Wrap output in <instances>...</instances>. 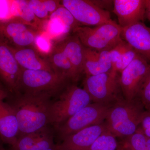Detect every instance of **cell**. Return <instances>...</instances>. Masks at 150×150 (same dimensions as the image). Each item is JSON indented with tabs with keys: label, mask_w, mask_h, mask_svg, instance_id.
<instances>
[{
	"label": "cell",
	"mask_w": 150,
	"mask_h": 150,
	"mask_svg": "<svg viewBox=\"0 0 150 150\" xmlns=\"http://www.w3.org/2000/svg\"><path fill=\"white\" fill-rule=\"evenodd\" d=\"M53 97L47 93H16L10 104L16 115L18 137L49 126L48 109Z\"/></svg>",
	"instance_id": "obj_1"
},
{
	"label": "cell",
	"mask_w": 150,
	"mask_h": 150,
	"mask_svg": "<svg viewBox=\"0 0 150 150\" xmlns=\"http://www.w3.org/2000/svg\"><path fill=\"white\" fill-rule=\"evenodd\" d=\"M146 110L138 98L130 100L124 98L111 106L105 123L115 137L125 138L137 131Z\"/></svg>",
	"instance_id": "obj_2"
},
{
	"label": "cell",
	"mask_w": 150,
	"mask_h": 150,
	"mask_svg": "<svg viewBox=\"0 0 150 150\" xmlns=\"http://www.w3.org/2000/svg\"><path fill=\"white\" fill-rule=\"evenodd\" d=\"M56 97L48 109V124L53 127L64 123L92 102L87 92L74 83L68 85Z\"/></svg>",
	"instance_id": "obj_3"
},
{
	"label": "cell",
	"mask_w": 150,
	"mask_h": 150,
	"mask_svg": "<svg viewBox=\"0 0 150 150\" xmlns=\"http://www.w3.org/2000/svg\"><path fill=\"white\" fill-rule=\"evenodd\" d=\"M113 105L91 103L64 123L53 127L55 136L61 142L83 129L104 123Z\"/></svg>",
	"instance_id": "obj_4"
},
{
	"label": "cell",
	"mask_w": 150,
	"mask_h": 150,
	"mask_svg": "<svg viewBox=\"0 0 150 150\" xmlns=\"http://www.w3.org/2000/svg\"><path fill=\"white\" fill-rule=\"evenodd\" d=\"M121 27L111 20L94 27L80 26L73 30L84 47L96 51H110L123 40Z\"/></svg>",
	"instance_id": "obj_5"
},
{
	"label": "cell",
	"mask_w": 150,
	"mask_h": 150,
	"mask_svg": "<svg viewBox=\"0 0 150 150\" xmlns=\"http://www.w3.org/2000/svg\"><path fill=\"white\" fill-rule=\"evenodd\" d=\"M83 85V88L93 103L113 105L124 98L120 85V75L117 73L111 72L86 76Z\"/></svg>",
	"instance_id": "obj_6"
},
{
	"label": "cell",
	"mask_w": 150,
	"mask_h": 150,
	"mask_svg": "<svg viewBox=\"0 0 150 150\" xmlns=\"http://www.w3.org/2000/svg\"><path fill=\"white\" fill-rule=\"evenodd\" d=\"M67 78L54 71L21 69L20 90L27 93H47L56 97L69 84Z\"/></svg>",
	"instance_id": "obj_7"
},
{
	"label": "cell",
	"mask_w": 150,
	"mask_h": 150,
	"mask_svg": "<svg viewBox=\"0 0 150 150\" xmlns=\"http://www.w3.org/2000/svg\"><path fill=\"white\" fill-rule=\"evenodd\" d=\"M150 70V63L137 54L134 60L120 74V83L124 98L132 100L137 97Z\"/></svg>",
	"instance_id": "obj_8"
},
{
	"label": "cell",
	"mask_w": 150,
	"mask_h": 150,
	"mask_svg": "<svg viewBox=\"0 0 150 150\" xmlns=\"http://www.w3.org/2000/svg\"><path fill=\"white\" fill-rule=\"evenodd\" d=\"M68 9L81 26H96L112 20L110 12L103 10L88 0H63Z\"/></svg>",
	"instance_id": "obj_9"
},
{
	"label": "cell",
	"mask_w": 150,
	"mask_h": 150,
	"mask_svg": "<svg viewBox=\"0 0 150 150\" xmlns=\"http://www.w3.org/2000/svg\"><path fill=\"white\" fill-rule=\"evenodd\" d=\"M21 72L10 46L0 38V78L12 92L19 93Z\"/></svg>",
	"instance_id": "obj_10"
},
{
	"label": "cell",
	"mask_w": 150,
	"mask_h": 150,
	"mask_svg": "<svg viewBox=\"0 0 150 150\" xmlns=\"http://www.w3.org/2000/svg\"><path fill=\"white\" fill-rule=\"evenodd\" d=\"M8 94L0 85V137L3 142L12 146L19 135L18 123L11 105L6 101Z\"/></svg>",
	"instance_id": "obj_11"
},
{
	"label": "cell",
	"mask_w": 150,
	"mask_h": 150,
	"mask_svg": "<svg viewBox=\"0 0 150 150\" xmlns=\"http://www.w3.org/2000/svg\"><path fill=\"white\" fill-rule=\"evenodd\" d=\"M121 28L122 39L150 63V27L139 22Z\"/></svg>",
	"instance_id": "obj_12"
},
{
	"label": "cell",
	"mask_w": 150,
	"mask_h": 150,
	"mask_svg": "<svg viewBox=\"0 0 150 150\" xmlns=\"http://www.w3.org/2000/svg\"><path fill=\"white\" fill-rule=\"evenodd\" d=\"M107 130L105 122L90 126L56 144V150H89L95 141Z\"/></svg>",
	"instance_id": "obj_13"
},
{
	"label": "cell",
	"mask_w": 150,
	"mask_h": 150,
	"mask_svg": "<svg viewBox=\"0 0 150 150\" xmlns=\"http://www.w3.org/2000/svg\"><path fill=\"white\" fill-rule=\"evenodd\" d=\"M112 11L121 28L143 22L146 18V0H114Z\"/></svg>",
	"instance_id": "obj_14"
},
{
	"label": "cell",
	"mask_w": 150,
	"mask_h": 150,
	"mask_svg": "<svg viewBox=\"0 0 150 150\" xmlns=\"http://www.w3.org/2000/svg\"><path fill=\"white\" fill-rule=\"evenodd\" d=\"M83 69L86 76L112 72L109 51H96L84 46Z\"/></svg>",
	"instance_id": "obj_15"
},
{
	"label": "cell",
	"mask_w": 150,
	"mask_h": 150,
	"mask_svg": "<svg viewBox=\"0 0 150 150\" xmlns=\"http://www.w3.org/2000/svg\"><path fill=\"white\" fill-rule=\"evenodd\" d=\"M10 47L15 58L21 69L54 71L48 59L42 58L35 49L11 46Z\"/></svg>",
	"instance_id": "obj_16"
},
{
	"label": "cell",
	"mask_w": 150,
	"mask_h": 150,
	"mask_svg": "<svg viewBox=\"0 0 150 150\" xmlns=\"http://www.w3.org/2000/svg\"><path fill=\"white\" fill-rule=\"evenodd\" d=\"M57 45L69 59L79 80L83 73L84 46L77 36L70 35Z\"/></svg>",
	"instance_id": "obj_17"
},
{
	"label": "cell",
	"mask_w": 150,
	"mask_h": 150,
	"mask_svg": "<svg viewBox=\"0 0 150 150\" xmlns=\"http://www.w3.org/2000/svg\"><path fill=\"white\" fill-rule=\"evenodd\" d=\"M13 19L20 22L37 31L43 30L44 21L38 18L28 6L27 1L12 0Z\"/></svg>",
	"instance_id": "obj_18"
},
{
	"label": "cell",
	"mask_w": 150,
	"mask_h": 150,
	"mask_svg": "<svg viewBox=\"0 0 150 150\" xmlns=\"http://www.w3.org/2000/svg\"><path fill=\"white\" fill-rule=\"evenodd\" d=\"M48 60L54 72L67 78L72 83L77 81L69 59L57 44L49 55Z\"/></svg>",
	"instance_id": "obj_19"
},
{
	"label": "cell",
	"mask_w": 150,
	"mask_h": 150,
	"mask_svg": "<svg viewBox=\"0 0 150 150\" xmlns=\"http://www.w3.org/2000/svg\"><path fill=\"white\" fill-rule=\"evenodd\" d=\"M28 4L38 18L48 20L51 15L62 5L56 0H28Z\"/></svg>",
	"instance_id": "obj_20"
},
{
	"label": "cell",
	"mask_w": 150,
	"mask_h": 150,
	"mask_svg": "<svg viewBox=\"0 0 150 150\" xmlns=\"http://www.w3.org/2000/svg\"><path fill=\"white\" fill-rule=\"evenodd\" d=\"M43 31H45L52 40H64L70 35L71 30L56 19L44 21Z\"/></svg>",
	"instance_id": "obj_21"
},
{
	"label": "cell",
	"mask_w": 150,
	"mask_h": 150,
	"mask_svg": "<svg viewBox=\"0 0 150 150\" xmlns=\"http://www.w3.org/2000/svg\"><path fill=\"white\" fill-rule=\"evenodd\" d=\"M118 148L123 150H145L147 137L139 126L134 134L123 138Z\"/></svg>",
	"instance_id": "obj_22"
},
{
	"label": "cell",
	"mask_w": 150,
	"mask_h": 150,
	"mask_svg": "<svg viewBox=\"0 0 150 150\" xmlns=\"http://www.w3.org/2000/svg\"><path fill=\"white\" fill-rule=\"evenodd\" d=\"M50 130L48 126L42 130L19 137L15 144L12 146V150H30Z\"/></svg>",
	"instance_id": "obj_23"
},
{
	"label": "cell",
	"mask_w": 150,
	"mask_h": 150,
	"mask_svg": "<svg viewBox=\"0 0 150 150\" xmlns=\"http://www.w3.org/2000/svg\"><path fill=\"white\" fill-rule=\"evenodd\" d=\"M116 137L108 131L102 133L92 144L89 150H115L118 147Z\"/></svg>",
	"instance_id": "obj_24"
},
{
	"label": "cell",
	"mask_w": 150,
	"mask_h": 150,
	"mask_svg": "<svg viewBox=\"0 0 150 150\" xmlns=\"http://www.w3.org/2000/svg\"><path fill=\"white\" fill-rule=\"evenodd\" d=\"M49 19H56L59 20L71 30L72 32L75 28L81 26L75 20L70 11L62 4L51 15Z\"/></svg>",
	"instance_id": "obj_25"
},
{
	"label": "cell",
	"mask_w": 150,
	"mask_h": 150,
	"mask_svg": "<svg viewBox=\"0 0 150 150\" xmlns=\"http://www.w3.org/2000/svg\"><path fill=\"white\" fill-rule=\"evenodd\" d=\"M53 41L46 32L42 30L38 32L33 45L39 54L49 56L55 47Z\"/></svg>",
	"instance_id": "obj_26"
},
{
	"label": "cell",
	"mask_w": 150,
	"mask_h": 150,
	"mask_svg": "<svg viewBox=\"0 0 150 150\" xmlns=\"http://www.w3.org/2000/svg\"><path fill=\"white\" fill-rule=\"evenodd\" d=\"M137 54L136 51L129 45L112 68V72L120 75L121 72L134 60Z\"/></svg>",
	"instance_id": "obj_27"
},
{
	"label": "cell",
	"mask_w": 150,
	"mask_h": 150,
	"mask_svg": "<svg viewBox=\"0 0 150 150\" xmlns=\"http://www.w3.org/2000/svg\"><path fill=\"white\" fill-rule=\"evenodd\" d=\"M54 134V131L50 130L30 150H56Z\"/></svg>",
	"instance_id": "obj_28"
},
{
	"label": "cell",
	"mask_w": 150,
	"mask_h": 150,
	"mask_svg": "<svg viewBox=\"0 0 150 150\" xmlns=\"http://www.w3.org/2000/svg\"><path fill=\"white\" fill-rule=\"evenodd\" d=\"M137 98L141 100L146 110L150 111V70L140 89Z\"/></svg>",
	"instance_id": "obj_29"
},
{
	"label": "cell",
	"mask_w": 150,
	"mask_h": 150,
	"mask_svg": "<svg viewBox=\"0 0 150 150\" xmlns=\"http://www.w3.org/2000/svg\"><path fill=\"white\" fill-rule=\"evenodd\" d=\"M12 0H0V23L13 19L11 13Z\"/></svg>",
	"instance_id": "obj_30"
},
{
	"label": "cell",
	"mask_w": 150,
	"mask_h": 150,
	"mask_svg": "<svg viewBox=\"0 0 150 150\" xmlns=\"http://www.w3.org/2000/svg\"><path fill=\"white\" fill-rule=\"evenodd\" d=\"M129 44L123 40L121 43H119L114 48L109 51L112 65V69L113 67L119 60L121 54L123 53V51L126 50Z\"/></svg>",
	"instance_id": "obj_31"
},
{
	"label": "cell",
	"mask_w": 150,
	"mask_h": 150,
	"mask_svg": "<svg viewBox=\"0 0 150 150\" xmlns=\"http://www.w3.org/2000/svg\"><path fill=\"white\" fill-rule=\"evenodd\" d=\"M139 126L145 136L150 138V111L146 110L144 112Z\"/></svg>",
	"instance_id": "obj_32"
},
{
	"label": "cell",
	"mask_w": 150,
	"mask_h": 150,
	"mask_svg": "<svg viewBox=\"0 0 150 150\" xmlns=\"http://www.w3.org/2000/svg\"><path fill=\"white\" fill-rule=\"evenodd\" d=\"M92 2L100 8L106 11L110 5H113V1H91ZM109 12V11H108Z\"/></svg>",
	"instance_id": "obj_33"
},
{
	"label": "cell",
	"mask_w": 150,
	"mask_h": 150,
	"mask_svg": "<svg viewBox=\"0 0 150 150\" xmlns=\"http://www.w3.org/2000/svg\"><path fill=\"white\" fill-rule=\"evenodd\" d=\"M146 18L150 21V0H146Z\"/></svg>",
	"instance_id": "obj_34"
},
{
	"label": "cell",
	"mask_w": 150,
	"mask_h": 150,
	"mask_svg": "<svg viewBox=\"0 0 150 150\" xmlns=\"http://www.w3.org/2000/svg\"><path fill=\"white\" fill-rule=\"evenodd\" d=\"M145 150H150V138H147Z\"/></svg>",
	"instance_id": "obj_35"
},
{
	"label": "cell",
	"mask_w": 150,
	"mask_h": 150,
	"mask_svg": "<svg viewBox=\"0 0 150 150\" xmlns=\"http://www.w3.org/2000/svg\"><path fill=\"white\" fill-rule=\"evenodd\" d=\"M117 149H119L120 150H123L121 149H119V148H117Z\"/></svg>",
	"instance_id": "obj_36"
},
{
	"label": "cell",
	"mask_w": 150,
	"mask_h": 150,
	"mask_svg": "<svg viewBox=\"0 0 150 150\" xmlns=\"http://www.w3.org/2000/svg\"><path fill=\"white\" fill-rule=\"evenodd\" d=\"M118 150H119V149H118Z\"/></svg>",
	"instance_id": "obj_37"
}]
</instances>
